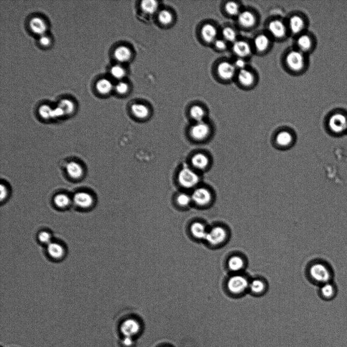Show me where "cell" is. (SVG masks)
<instances>
[{
    "mask_svg": "<svg viewBox=\"0 0 347 347\" xmlns=\"http://www.w3.org/2000/svg\"><path fill=\"white\" fill-rule=\"evenodd\" d=\"M250 279L244 273L230 274L225 282V289L232 297H241L248 292Z\"/></svg>",
    "mask_w": 347,
    "mask_h": 347,
    "instance_id": "obj_1",
    "label": "cell"
},
{
    "mask_svg": "<svg viewBox=\"0 0 347 347\" xmlns=\"http://www.w3.org/2000/svg\"><path fill=\"white\" fill-rule=\"evenodd\" d=\"M307 274L310 281L319 286L332 282L333 277L330 267L322 261L312 262L307 269Z\"/></svg>",
    "mask_w": 347,
    "mask_h": 347,
    "instance_id": "obj_2",
    "label": "cell"
},
{
    "mask_svg": "<svg viewBox=\"0 0 347 347\" xmlns=\"http://www.w3.org/2000/svg\"><path fill=\"white\" fill-rule=\"evenodd\" d=\"M297 136L294 129L284 126L276 129L272 137L271 143L277 149L285 151L292 149L296 145Z\"/></svg>",
    "mask_w": 347,
    "mask_h": 347,
    "instance_id": "obj_3",
    "label": "cell"
},
{
    "mask_svg": "<svg viewBox=\"0 0 347 347\" xmlns=\"http://www.w3.org/2000/svg\"><path fill=\"white\" fill-rule=\"evenodd\" d=\"M306 55L297 49L290 50L285 55L286 67L293 73H301L305 70L308 64Z\"/></svg>",
    "mask_w": 347,
    "mask_h": 347,
    "instance_id": "obj_4",
    "label": "cell"
},
{
    "mask_svg": "<svg viewBox=\"0 0 347 347\" xmlns=\"http://www.w3.org/2000/svg\"><path fill=\"white\" fill-rule=\"evenodd\" d=\"M230 231L224 225H217L208 230L205 241L215 247L224 246L230 240Z\"/></svg>",
    "mask_w": 347,
    "mask_h": 347,
    "instance_id": "obj_5",
    "label": "cell"
},
{
    "mask_svg": "<svg viewBox=\"0 0 347 347\" xmlns=\"http://www.w3.org/2000/svg\"><path fill=\"white\" fill-rule=\"evenodd\" d=\"M248 265L246 257L240 253L230 255L226 261V266L230 274L243 273Z\"/></svg>",
    "mask_w": 347,
    "mask_h": 347,
    "instance_id": "obj_6",
    "label": "cell"
},
{
    "mask_svg": "<svg viewBox=\"0 0 347 347\" xmlns=\"http://www.w3.org/2000/svg\"><path fill=\"white\" fill-rule=\"evenodd\" d=\"M268 34L273 39L281 40L285 38L288 32L287 24L281 19H274L267 25Z\"/></svg>",
    "mask_w": 347,
    "mask_h": 347,
    "instance_id": "obj_7",
    "label": "cell"
},
{
    "mask_svg": "<svg viewBox=\"0 0 347 347\" xmlns=\"http://www.w3.org/2000/svg\"><path fill=\"white\" fill-rule=\"evenodd\" d=\"M178 179L179 184L183 187L191 189L196 187L198 184L200 179L196 172L186 168L180 171Z\"/></svg>",
    "mask_w": 347,
    "mask_h": 347,
    "instance_id": "obj_8",
    "label": "cell"
},
{
    "mask_svg": "<svg viewBox=\"0 0 347 347\" xmlns=\"http://www.w3.org/2000/svg\"><path fill=\"white\" fill-rule=\"evenodd\" d=\"M287 24L288 32L297 37L305 32L307 24L305 19L299 14L290 16Z\"/></svg>",
    "mask_w": 347,
    "mask_h": 347,
    "instance_id": "obj_9",
    "label": "cell"
},
{
    "mask_svg": "<svg viewBox=\"0 0 347 347\" xmlns=\"http://www.w3.org/2000/svg\"><path fill=\"white\" fill-rule=\"evenodd\" d=\"M191 197L192 201L201 206L209 205L214 200L213 192L206 187L197 188L192 193Z\"/></svg>",
    "mask_w": 347,
    "mask_h": 347,
    "instance_id": "obj_10",
    "label": "cell"
},
{
    "mask_svg": "<svg viewBox=\"0 0 347 347\" xmlns=\"http://www.w3.org/2000/svg\"><path fill=\"white\" fill-rule=\"evenodd\" d=\"M217 72L222 80L229 82L236 78L238 70L232 62L223 61L217 66Z\"/></svg>",
    "mask_w": 347,
    "mask_h": 347,
    "instance_id": "obj_11",
    "label": "cell"
},
{
    "mask_svg": "<svg viewBox=\"0 0 347 347\" xmlns=\"http://www.w3.org/2000/svg\"><path fill=\"white\" fill-rule=\"evenodd\" d=\"M316 45L315 37L310 33L304 32L297 37V49L305 54L312 52Z\"/></svg>",
    "mask_w": 347,
    "mask_h": 347,
    "instance_id": "obj_12",
    "label": "cell"
},
{
    "mask_svg": "<svg viewBox=\"0 0 347 347\" xmlns=\"http://www.w3.org/2000/svg\"><path fill=\"white\" fill-rule=\"evenodd\" d=\"M231 50L237 58L246 59L251 56L254 50L248 41L239 39L232 44Z\"/></svg>",
    "mask_w": 347,
    "mask_h": 347,
    "instance_id": "obj_13",
    "label": "cell"
},
{
    "mask_svg": "<svg viewBox=\"0 0 347 347\" xmlns=\"http://www.w3.org/2000/svg\"><path fill=\"white\" fill-rule=\"evenodd\" d=\"M212 133V128L209 124L205 121L196 123L190 130L191 136L194 140L202 141L209 138Z\"/></svg>",
    "mask_w": 347,
    "mask_h": 347,
    "instance_id": "obj_14",
    "label": "cell"
},
{
    "mask_svg": "<svg viewBox=\"0 0 347 347\" xmlns=\"http://www.w3.org/2000/svg\"><path fill=\"white\" fill-rule=\"evenodd\" d=\"M238 25L244 29H251L256 25L257 16L255 13L249 9H243L237 17Z\"/></svg>",
    "mask_w": 347,
    "mask_h": 347,
    "instance_id": "obj_15",
    "label": "cell"
},
{
    "mask_svg": "<svg viewBox=\"0 0 347 347\" xmlns=\"http://www.w3.org/2000/svg\"><path fill=\"white\" fill-rule=\"evenodd\" d=\"M268 288V283L265 279L254 277L249 281L248 293L254 297H261L267 293Z\"/></svg>",
    "mask_w": 347,
    "mask_h": 347,
    "instance_id": "obj_16",
    "label": "cell"
},
{
    "mask_svg": "<svg viewBox=\"0 0 347 347\" xmlns=\"http://www.w3.org/2000/svg\"><path fill=\"white\" fill-rule=\"evenodd\" d=\"M252 45L257 53H265L272 45V37L268 33H259L254 37Z\"/></svg>",
    "mask_w": 347,
    "mask_h": 347,
    "instance_id": "obj_17",
    "label": "cell"
},
{
    "mask_svg": "<svg viewBox=\"0 0 347 347\" xmlns=\"http://www.w3.org/2000/svg\"><path fill=\"white\" fill-rule=\"evenodd\" d=\"M235 78L241 86L246 88L252 87L256 81L255 74L248 68L238 71Z\"/></svg>",
    "mask_w": 347,
    "mask_h": 347,
    "instance_id": "obj_18",
    "label": "cell"
},
{
    "mask_svg": "<svg viewBox=\"0 0 347 347\" xmlns=\"http://www.w3.org/2000/svg\"><path fill=\"white\" fill-rule=\"evenodd\" d=\"M329 126H336V128H343V126H347V113L345 110L338 109L332 112L328 119Z\"/></svg>",
    "mask_w": 347,
    "mask_h": 347,
    "instance_id": "obj_19",
    "label": "cell"
},
{
    "mask_svg": "<svg viewBox=\"0 0 347 347\" xmlns=\"http://www.w3.org/2000/svg\"><path fill=\"white\" fill-rule=\"evenodd\" d=\"M141 330V325L133 319H128L121 325L120 330L124 337H132L138 334Z\"/></svg>",
    "mask_w": 347,
    "mask_h": 347,
    "instance_id": "obj_20",
    "label": "cell"
},
{
    "mask_svg": "<svg viewBox=\"0 0 347 347\" xmlns=\"http://www.w3.org/2000/svg\"><path fill=\"white\" fill-rule=\"evenodd\" d=\"M75 204L81 209H89L94 204V199L91 194L87 192H77L74 197Z\"/></svg>",
    "mask_w": 347,
    "mask_h": 347,
    "instance_id": "obj_21",
    "label": "cell"
},
{
    "mask_svg": "<svg viewBox=\"0 0 347 347\" xmlns=\"http://www.w3.org/2000/svg\"><path fill=\"white\" fill-rule=\"evenodd\" d=\"M65 171L69 177L74 179H79L84 174V168L76 161L69 162L66 164Z\"/></svg>",
    "mask_w": 347,
    "mask_h": 347,
    "instance_id": "obj_22",
    "label": "cell"
},
{
    "mask_svg": "<svg viewBox=\"0 0 347 347\" xmlns=\"http://www.w3.org/2000/svg\"><path fill=\"white\" fill-rule=\"evenodd\" d=\"M336 286L330 282L320 286L319 293L321 297L325 300H330L334 299L337 294Z\"/></svg>",
    "mask_w": 347,
    "mask_h": 347,
    "instance_id": "obj_23",
    "label": "cell"
},
{
    "mask_svg": "<svg viewBox=\"0 0 347 347\" xmlns=\"http://www.w3.org/2000/svg\"><path fill=\"white\" fill-rule=\"evenodd\" d=\"M211 160L209 156L203 153L194 155L191 159L193 167L200 171H203L209 167Z\"/></svg>",
    "mask_w": 347,
    "mask_h": 347,
    "instance_id": "obj_24",
    "label": "cell"
},
{
    "mask_svg": "<svg viewBox=\"0 0 347 347\" xmlns=\"http://www.w3.org/2000/svg\"><path fill=\"white\" fill-rule=\"evenodd\" d=\"M201 35L206 43L212 44L217 39L218 31L216 27L213 25L207 24L205 25L201 29Z\"/></svg>",
    "mask_w": 347,
    "mask_h": 347,
    "instance_id": "obj_25",
    "label": "cell"
},
{
    "mask_svg": "<svg viewBox=\"0 0 347 347\" xmlns=\"http://www.w3.org/2000/svg\"><path fill=\"white\" fill-rule=\"evenodd\" d=\"M47 249L50 256L55 259L61 258L65 253L63 246L55 242H51L49 244Z\"/></svg>",
    "mask_w": 347,
    "mask_h": 347,
    "instance_id": "obj_26",
    "label": "cell"
},
{
    "mask_svg": "<svg viewBox=\"0 0 347 347\" xmlns=\"http://www.w3.org/2000/svg\"><path fill=\"white\" fill-rule=\"evenodd\" d=\"M222 35L228 44H232L239 39L237 30L229 25L223 27L222 30Z\"/></svg>",
    "mask_w": 347,
    "mask_h": 347,
    "instance_id": "obj_27",
    "label": "cell"
},
{
    "mask_svg": "<svg viewBox=\"0 0 347 347\" xmlns=\"http://www.w3.org/2000/svg\"><path fill=\"white\" fill-rule=\"evenodd\" d=\"M115 57L121 63L128 62L131 58L132 52L127 47L121 46L117 48L115 51Z\"/></svg>",
    "mask_w": 347,
    "mask_h": 347,
    "instance_id": "obj_28",
    "label": "cell"
},
{
    "mask_svg": "<svg viewBox=\"0 0 347 347\" xmlns=\"http://www.w3.org/2000/svg\"><path fill=\"white\" fill-rule=\"evenodd\" d=\"M131 109L133 115L138 119H146L149 115L148 107L142 104H134L131 106Z\"/></svg>",
    "mask_w": 347,
    "mask_h": 347,
    "instance_id": "obj_29",
    "label": "cell"
},
{
    "mask_svg": "<svg viewBox=\"0 0 347 347\" xmlns=\"http://www.w3.org/2000/svg\"><path fill=\"white\" fill-rule=\"evenodd\" d=\"M191 231L194 237L200 240H205L208 232L205 226L199 222L193 224Z\"/></svg>",
    "mask_w": 347,
    "mask_h": 347,
    "instance_id": "obj_30",
    "label": "cell"
},
{
    "mask_svg": "<svg viewBox=\"0 0 347 347\" xmlns=\"http://www.w3.org/2000/svg\"><path fill=\"white\" fill-rule=\"evenodd\" d=\"M32 31L37 34L43 35L47 30V25L44 21L39 18H34L30 22Z\"/></svg>",
    "mask_w": 347,
    "mask_h": 347,
    "instance_id": "obj_31",
    "label": "cell"
},
{
    "mask_svg": "<svg viewBox=\"0 0 347 347\" xmlns=\"http://www.w3.org/2000/svg\"><path fill=\"white\" fill-rule=\"evenodd\" d=\"M243 9L235 1H228L224 5V11L228 17L237 18Z\"/></svg>",
    "mask_w": 347,
    "mask_h": 347,
    "instance_id": "obj_32",
    "label": "cell"
},
{
    "mask_svg": "<svg viewBox=\"0 0 347 347\" xmlns=\"http://www.w3.org/2000/svg\"><path fill=\"white\" fill-rule=\"evenodd\" d=\"M54 204L60 209H65L71 203V199L64 193H59L55 195L53 199Z\"/></svg>",
    "mask_w": 347,
    "mask_h": 347,
    "instance_id": "obj_33",
    "label": "cell"
},
{
    "mask_svg": "<svg viewBox=\"0 0 347 347\" xmlns=\"http://www.w3.org/2000/svg\"><path fill=\"white\" fill-rule=\"evenodd\" d=\"M143 11L148 15H153L158 10L159 4L157 1L153 0H145L141 3Z\"/></svg>",
    "mask_w": 347,
    "mask_h": 347,
    "instance_id": "obj_34",
    "label": "cell"
},
{
    "mask_svg": "<svg viewBox=\"0 0 347 347\" xmlns=\"http://www.w3.org/2000/svg\"><path fill=\"white\" fill-rule=\"evenodd\" d=\"M190 115L192 118L197 123L204 121L205 112L204 109L199 106H194L190 110Z\"/></svg>",
    "mask_w": 347,
    "mask_h": 347,
    "instance_id": "obj_35",
    "label": "cell"
},
{
    "mask_svg": "<svg viewBox=\"0 0 347 347\" xmlns=\"http://www.w3.org/2000/svg\"><path fill=\"white\" fill-rule=\"evenodd\" d=\"M96 88L99 93L107 94L112 90L113 86L109 80L102 79L97 82Z\"/></svg>",
    "mask_w": 347,
    "mask_h": 347,
    "instance_id": "obj_36",
    "label": "cell"
},
{
    "mask_svg": "<svg viewBox=\"0 0 347 347\" xmlns=\"http://www.w3.org/2000/svg\"><path fill=\"white\" fill-rule=\"evenodd\" d=\"M58 107L63 110L64 115H71L74 110V104L72 101L68 99H64L61 101Z\"/></svg>",
    "mask_w": 347,
    "mask_h": 347,
    "instance_id": "obj_37",
    "label": "cell"
},
{
    "mask_svg": "<svg viewBox=\"0 0 347 347\" xmlns=\"http://www.w3.org/2000/svg\"><path fill=\"white\" fill-rule=\"evenodd\" d=\"M39 114L41 118L46 120L54 119L53 109L47 105L41 106L38 110Z\"/></svg>",
    "mask_w": 347,
    "mask_h": 347,
    "instance_id": "obj_38",
    "label": "cell"
},
{
    "mask_svg": "<svg viewBox=\"0 0 347 347\" xmlns=\"http://www.w3.org/2000/svg\"><path fill=\"white\" fill-rule=\"evenodd\" d=\"M158 19L162 24L168 25L173 22V16L169 11L163 10L159 13Z\"/></svg>",
    "mask_w": 347,
    "mask_h": 347,
    "instance_id": "obj_39",
    "label": "cell"
},
{
    "mask_svg": "<svg viewBox=\"0 0 347 347\" xmlns=\"http://www.w3.org/2000/svg\"><path fill=\"white\" fill-rule=\"evenodd\" d=\"M110 73L114 78L118 79H122L126 75V71L124 69L118 65L114 66L111 69Z\"/></svg>",
    "mask_w": 347,
    "mask_h": 347,
    "instance_id": "obj_40",
    "label": "cell"
},
{
    "mask_svg": "<svg viewBox=\"0 0 347 347\" xmlns=\"http://www.w3.org/2000/svg\"><path fill=\"white\" fill-rule=\"evenodd\" d=\"M177 203L181 206H188L192 201L191 196L186 193L180 194L177 197Z\"/></svg>",
    "mask_w": 347,
    "mask_h": 347,
    "instance_id": "obj_41",
    "label": "cell"
},
{
    "mask_svg": "<svg viewBox=\"0 0 347 347\" xmlns=\"http://www.w3.org/2000/svg\"><path fill=\"white\" fill-rule=\"evenodd\" d=\"M215 48L220 51H225L228 48V43L224 39H217L214 42Z\"/></svg>",
    "mask_w": 347,
    "mask_h": 347,
    "instance_id": "obj_42",
    "label": "cell"
},
{
    "mask_svg": "<svg viewBox=\"0 0 347 347\" xmlns=\"http://www.w3.org/2000/svg\"><path fill=\"white\" fill-rule=\"evenodd\" d=\"M38 239L42 243L48 245L51 243V234L47 231H42L38 235Z\"/></svg>",
    "mask_w": 347,
    "mask_h": 347,
    "instance_id": "obj_43",
    "label": "cell"
},
{
    "mask_svg": "<svg viewBox=\"0 0 347 347\" xmlns=\"http://www.w3.org/2000/svg\"><path fill=\"white\" fill-rule=\"evenodd\" d=\"M233 63L238 71L248 68V63L246 59L237 58Z\"/></svg>",
    "mask_w": 347,
    "mask_h": 347,
    "instance_id": "obj_44",
    "label": "cell"
},
{
    "mask_svg": "<svg viewBox=\"0 0 347 347\" xmlns=\"http://www.w3.org/2000/svg\"><path fill=\"white\" fill-rule=\"evenodd\" d=\"M116 90L120 94H125L129 90L128 85L125 82L121 81L117 85Z\"/></svg>",
    "mask_w": 347,
    "mask_h": 347,
    "instance_id": "obj_45",
    "label": "cell"
},
{
    "mask_svg": "<svg viewBox=\"0 0 347 347\" xmlns=\"http://www.w3.org/2000/svg\"><path fill=\"white\" fill-rule=\"evenodd\" d=\"M8 189L7 188V186L3 184H1V200L2 201L4 200H5L7 197H8Z\"/></svg>",
    "mask_w": 347,
    "mask_h": 347,
    "instance_id": "obj_46",
    "label": "cell"
},
{
    "mask_svg": "<svg viewBox=\"0 0 347 347\" xmlns=\"http://www.w3.org/2000/svg\"><path fill=\"white\" fill-rule=\"evenodd\" d=\"M39 42L41 45L47 47L50 45V40L48 36L43 35L40 38Z\"/></svg>",
    "mask_w": 347,
    "mask_h": 347,
    "instance_id": "obj_47",
    "label": "cell"
},
{
    "mask_svg": "<svg viewBox=\"0 0 347 347\" xmlns=\"http://www.w3.org/2000/svg\"><path fill=\"white\" fill-rule=\"evenodd\" d=\"M122 343L124 346L129 347L133 345L134 341L132 337H124Z\"/></svg>",
    "mask_w": 347,
    "mask_h": 347,
    "instance_id": "obj_48",
    "label": "cell"
}]
</instances>
